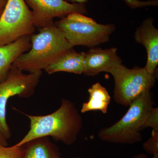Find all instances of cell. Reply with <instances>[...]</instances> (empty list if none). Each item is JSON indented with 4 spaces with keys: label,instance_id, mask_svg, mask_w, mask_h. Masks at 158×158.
<instances>
[{
    "label": "cell",
    "instance_id": "52a82bcc",
    "mask_svg": "<svg viewBox=\"0 0 158 158\" xmlns=\"http://www.w3.org/2000/svg\"><path fill=\"white\" fill-rule=\"evenodd\" d=\"M35 29L32 11L25 0H8L0 17V45L32 35Z\"/></svg>",
    "mask_w": 158,
    "mask_h": 158
},
{
    "label": "cell",
    "instance_id": "5b68a950",
    "mask_svg": "<svg viewBox=\"0 0 158 158\" xmlns=\"http://www.w3.org/2000/svg\"><path fill=\"white\" fill-rule=\"evenodd\" d=\"M109 73L114 78L113 99L116 103L125 107L129 106L142 94L150 91L156 77L148 73L144 67L129 69L122 64L116 65Z\"/></svg>",
    "mask_w": 158,
    "mask_h": 158
},
{
    "label": "cell",
    "instance_id": "7a4b0ae2",
    "mask_svg": "<svg viewBox=\"0 0 158 158\" xmlns=\"http://www.w3.org/2000/svg\"><path fill=\"white\" fill-rule=\"evenodd\" d=\"M31 43L28 52L19 56L11 67L28 73L42 71L73 48L54 23L39 29L38 33L32 34Z\"/></svg>",
    "mask_w": 158,
    "mask_h": 158
},
{
    "label": "cell",
    "instance_id": "5bb4252c",
    "mask_svg": "<svg viewBox=\"0 0 158 158\" xmlns=\"http://www.w3.org/2000/svg\"><path fill=\"white\" fill-rule=\"evenodd\" d=\"M88 92L89 94L88 101L82 105L81 113L99 111L103 114L107 113L111 97L106 89L98 82L88 89Z\"/></svg>",
    "mask_w": 158,
    "mask_h": 158
},
{
    "label": "cell",
    "instance_id": "44dd1931",
    "mask_svg": "<svg viewBox=\"0 0 158 158\" xmlns=\"http://www.w3.org/2000/svg\"><path fill=\"white\" fill-rule=\"evenodd\" d=\"M66 2L70 3H78V4H85L88 0H65Z\"/></svg>",
    "mask_w": 158,
    "mask_h": 158
},
{
    "label": "cell",
    "instance_id": "277c9868",
    "mask_svg": "<svg viewBox=\"0 0 158 158\" xmlns=\"http://www.w3.org/2000/svg\"><path fill=\"white\" fill-rule=\"evenodd\" d=\"M63 33L71 46L93 47L109 41L115 27L102 24L81 13H72L55 24Z\"/></svg>",
    "mask_w": 158,
    "mask_h": 158
},
{
    "label": "cell",
    "instance_id": "4fadbf2b",
    "mask_svg": "<svg viewBox=\"0 0 158 158\" xmlns=\"http://www.w3.org/2000/svg\"><path fill=\"white\" fill-rule=\"evenodd\" d=\"M22 146L20 158H62L59 148L48 137L33 139Z\"/></svg>",
    "mask_w": 158,
    "mask_h": 158
},
{
    "label": "cell",
    "instance_id": "3957f363",
    "mask_svg": "<svg viewBox=\"0 0 158 158\" xmlns=\"http://www.w3.org/2000/svg\"><path fill=\"white\" fill-rule=\"evenodd\" d=\"M154 101L150 91L142 94L129 106L124 116L113 125L100 130L99 138L112 144H134L142 141L141 131Z\"/></svg>",
    "mask_w": 158,
    "mask_h": 158
},
{
    "label": "cell",
    "instance_id": "d6986e66",
    "mask_svg": "<svg viewBox=\"0 0 158 158\" xmlns=\"http://www.w3.org/2000/svg\"><path fill=\"white\" fill-rule=\"evenodd\" d=\"M8 0H0V17L2 14Z\"/></svg>",
    "mask_w": 158,
    "mask_h": 158
},
{
    "label": "cell",
    "instance_id": "8fae6325",
    "mask_svg": "<svg viewBox=\"0 0 158 158\" xmlns=\"http://www.w3.org/2000/svg\"><path fill=\"white\" fill-rule=\"evenodd\" d=\"M31 36H24L11 43L0 45V82L6 80L15 60L31 49Z\"/></svg>",
    "mask_w": 158,
    "mask_h": 158
},
{
    "label": "cell",
    "instance_id": "603a6c76",
    "mask_svg": "<svg viewBox=\"0 0 158 158\" xmlns=\"http://www.w3.org/2000/svg\"><path fill=\"white\" fill-rule=\"evenodd\" d=\"M81 158L80 157H74V158Z\"/></svg>",
    "mask_w": 158,
    "mask_h": 158
},
{
    "label": "cell",
    "instance_id": "7c38bea8",
    "mask_svg": "<svg viewBox=\"0 0 158 158\" xmlns=\"http://www.w3.org/2000/svg\"><path fill=\"white\" fill-rule=\"evenodd\" d=\"M85 53L84 52H78L73 48L71 49L62 54L44 70L49 74L59 72L83 74L85 71Z\"/></svg>",
    "mask_w": 158,
    "mask_h": 158
},
{
    "label": "cell",
    "instance_id": "8992f818",
    "mask_svg": "<svg viewBox=\"0 0 158 158\" xmlns=\"http://www.w3.org/2000/svg\"><path fill=\"white\" fill-rule=\"evenodd\" d=\"M42 74V71L25 73L11 67L6 80L0 82V132L7 140L11 136L6 121V107L9 99L15 96L27 98L33 95Z\"/></svg>",
    "mask_w": 158,
    "mask_h": 158
},
{
    "label": "cell",
    "instance_id": "ac0fdd59",
    "mask_svg": "<svg viewBox=\"0 0 158 158\" xmlns=\"http://www.w3.org/2000/svg\"><path fill=\"white\" fill-rule=\"evenodd\" d=\"M126 3L133 9L137 8H143L149 6H156L158 5V0H150V1H140L139 0H124Z\"/></svg>",
    "mask_w": 158,
    "mask_h": 158
},
{
    "label": "cell",
    "instance_id": "9c48e42d",
    "mask_svg": "<svg viewBox=\"0 0 158 158\" xmlns=\"http://www.w3.org/2000/svg\"><path fill=\"white\" fill-rule=\"evenodd\" d=\"M154 20L148 18L137 29L135 39L144 46L147 52V61L144 68L152 75L156 74L158 65V30L153 24Z\"/></svg>",
    "mask_w": 158,
    "mask_h": 158
},
{
    "label": "cell",
    "instance_id": "9a60e30c",
    "mask_svg": "<svg viewBox=\"0 0 158 158\" xmlns=\"http://www.w3.org/2000/svg\"><path fill=\"white\" fill-rule=\"evenodd\" d=\"M23 150V146L7 147L0 144V158H20Z\"/></svg>",
    "mask_w": 158,
    "mask_h": 158
},
{
    "label": "cell",
    "instance_id": "6da1fadb",
    "mask_svg": "<svg viewBox=\"0 0 158 158\" xmlns=\"http://www.w3.org/2000/svg\"><path fill=\"white\" fill-rule=\"evenodd\" d=\"M22 113L30 120V128L25 136L14 145L15 146H22L31 140L42 137H51L66 145H72L83 127V118L74 103L65 98L61 100L59 109L48 115Z\"/></svg>",
    "mask_w": 158,
    "mask_h": 158
},
{
    "label": "cell",
    "instance_id": "e0dca14e",
    "mask_svg": "<svg viewBox=\"0 0 158 158\" xmlns=\"http://www.w3.org/2000/svg\"><path fill=\"white\" fill-rule=\"evenodd\" d=\"M150 127L152 130L158 131V108L152 107L149 111L143 129Z\"/></svg>",
    "mask_w": 158,
    "mask_h": 158
},
{
    "label": "cell",
    "instance_id": "7402d4cb",
    "mask_svg": "<svg viewBox=\"0 0 158 158\" xmlns=\"http://www.w3.org/2000/svg\"><path fill=\"white\" fill-rule=\"evenodd\" d=\"M134 158H148L146 155L143 153L139 154L134 156ZM152 158H158V156H153Z\"/></svg>",
    "mask_w": 158,
    "mask_h": 158
},
{
    "label": "cell",
    "instance_id": "ffe728a7",
    "mask_svg": "<svg viewBox=\"0 0 158 158\" xmlns=\"http://www.w3.org/2000/svg\"><path fill=\"white\" fill-rule=\"evenodd\" d=\"M0 144L6 146L8 145L7 139L2 135L1 132H0Z\"/></svg>",
    "mask_w": 158,
    "mask_h": 158
},
{
    "label": "cell",
    "instance_id": "2e32d148",
    "mask_svg": "<svg viewBox=\"0 0 158 158\" xmlns=\"http://www.w3.org/2000/svg\"><path fill=\"white\" fill-rule=\"evenodd\" d=\"M144 150L153 156H158V131L152 130V136L143 144Z\"/></svg>",
    "mask_w": 158,
    "mask_h": 158
},
{
    "label": "cell",
    "instance_id": "ba28073f",
    "mask_svg": "<svg viewBox=\"0 0 158 158\" xmlns=\"http://www.w3.org/2000/svg\"><path fill=\"white\" fill-rule=\"evenodd\" d=\"M32 9L35 27L40 29L53 24L55 18L72 13H88L85 4L70 3L65 0H25Z\"/></svg>",
    "mask_w": 158,
    "mask_h": 158
},
{
    "label": "cell",
    "instance_id": "30bf717a",
    "mask_svg": "<svg viewBox=\"0 0 158 158\" xmlns=\"http://www.w3.org/2000/svg\"><path fill=\"white\" fill-rule=\"evenodd\" d=\"M115 48L102 49L92 48L85 52V71L87 76H96L100 73H109L116 65L122 64L121 59L117 54Z\"/></svg>",
    "mask_w": 158,
    "mask_h": 158
}]
</instances>
